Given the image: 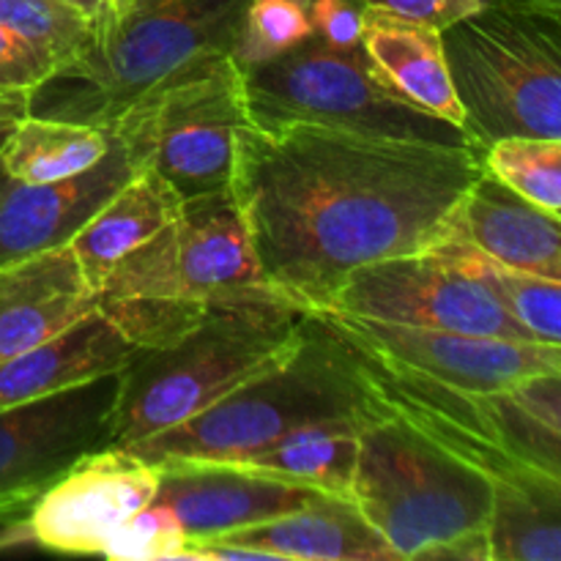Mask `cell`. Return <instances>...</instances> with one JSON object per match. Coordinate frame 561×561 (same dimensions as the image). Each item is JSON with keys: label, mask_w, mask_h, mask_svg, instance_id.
<instances>
[{"label": "cell", "mask_w": 561, "mask_h": 561, "mask_svg": "<svg viewBox=\"0 0 561 561\" xmlns=\"http://www.w3.org/2000/svg\"><path fill=\"white\" fill-rule=\"evenodd\" d=\"M480 173L477 146L247 124L228 190L268 288L318 312L354 268L436 244Z\"/></svg>", "instance_id": "6da1fadb"}, {"label": "cell", "mask_w": 561, "mask_h": 561, "mask_svg": "<svg viewBox=\"0 0 561 561\" xmlns=\"http://www.w3.org/2000/svg\"><path fill=\"white\" fill-rule=\"evenodd\" d=\"M0 25L20 33L64 66L85 47L93 22L58 0H0Z\"/></svg>", "instance_id": "4316f807"}, {"label": "cell", "mask_w": 561, "mask_h": 561, "mask_svg": "<svg viewBox=\"0 0 561 561\" xmlns=\"http://www.w3.org/2000/svg\"><path fill=\"white\" fill-rule=\"evenodd\" d=\"M442 44L471 146L561 140V9L485 0L444 25Z\"/></svg>", "instance_id": "52a82bcc"}, {"label": "cell", "mask_w": 561, "mask_h": 561, "mask_svg": "<svg viewBox=\"0 0 561 561\" xmlns=\"http://www.w3.org/2000/svg\"><path fill=\"white\" fill-rule=\"evenodd\" d=\"M244 75L250 121L257 126L316 124L400 140L471 146L466 131L389 91L362 47L337 49L312 33Z\"/></svg>", "instance_id": "ba28073f"}, {"label": "cell", "mask_w": 561, "mask_h": 561, "mask_svg": "<svg viewBox=\"0 0 561 561\" xmlns=\"http://www.w3.org/2000/svg\"><path fill=\"white\" fill-rule=\"evenodd\" d=\"M99 310L69 247L0 266V362L20 356Z\"/></svg>", "instance_id": "ac0fdd59"}, {"label": "cell", "mask_w": 561, "mask_h": 561, "mask_svg": "<svg viewBox=\"0 0 561 561\" xmlns=\"http://www.w3.org/2000/svg\"><path fill=\"white\" fill-rule=\"evenodd\" d=\"M307 316L305 340L277 367L241 383L181 425L118 447L153 466L168 460H241L294 427L365 414L376 398L365 362L321 318Z\"/></svg>", "instance_id": "8992f818"}, {"label": "cell", "mask_w": 561, "mask_h": 561, "mask_svg": "<svg viewBox=\"0 0 561 561\" xmlns=\"http://www.w3.org/2000/svg\"><path fill=\"white\" fill-rule=\"evenodd\" d=\"M58 64L42 47L0 25V91H36Z\"/></svg>", "instance_id": "f1b7e54d"}, {"label": "cell", "mask_w": 561, "mask_h": 561, "mask_svg": "<svg viewBox=\"0 0 561 561\" xmlns=\"http://www.w3.org/2000/svg\"><path fill=\"white\" fill-rule=\"evenodd\" d=\"M442 239L463 241L504 266L561 283L559 217L520 197L485 168L449 211Z\"/></svg>", "instance_id": "e0dca14e"}, {"label": "cell", "mask_w": 561, "mask_h": 561, "mask_svg": "<svg viewBox=\"0 0 561 561\" xmlns=\"http://www.w3.org/2000/svg\"><path fill=\"white\" fill-rule=\"evenodd\" d=\"M307 318L285 299L225 301L168 343L135 348L118 370L113 444L181 425L277 367L301 345Z\"/></svg>", "instance_id": "5b68a950"}, {"label": "cell", "mask_w": 561, "mask_h": 561, "mask_svg": "<svg viewBox=\"0 0 561 561\" xmlns=\"http://www.w3.org/2000/svg\"><path fill=\"white\" fill-rule=\"evenodd\" d=\"M190 542L184 526L164 504L151 502L126 518L118 529L110 535L99 557L115 561H162L179 559L184 546Z\"/></svg>", "instance_id": "83f0119b"}, {"label": "cell", "mask_w": 561, "mask_h": 561, "mask_svg": "<svg viewBox=\"0 0 561 561\" xmlns=\"http://www.w3.org/2000/svg\"><path fill=\"white\" fill-rule=\"evenodd\" d=\"M529 3H540V5H551V9H561V0H529Z\"/></svg>", "instance_id": "836d02e7"}, {"label": "cell", "mask_w": 561, "mask_h": 561, "mask_svg": "<svg viewBox=\"0 0 561 561\" xmlns=\"http://www.w3.org/2000/svg\"><path fill=\"white\" fill-rule=\"evenodd\" d=\"M247 0H121L36 91L31 115L110 126L142 93L233 53Z\"/></svg>", "instance_id": "277c9868"}, {"label": "cell", "mask_w": 561, "mask_h": 561, "mask_svg": "<svg viewBox=\"0 0 561 561\" xmlns=\"http://www.w3.org/2000/svg\"><path fill=\"white\" fill-rule=\"evenodd\" d=\"M312 33L329 47H359L367 5L359 0H307Z\"/></svg>", "instance_id": "f546056e"}, {"label": "cell", "mask_w": 561, "mask_h": 561, "mask_svg": "<svg viewBox=\"0 0 561 561\" xmlns=\"http://www.w3.org/2000/svg\"><path fill=\"white\" fill-rule=\"evenodd\" d=\"M359 47L389 91L411 107L463 129V110L444 58L442 27L392 11L367 9Z\"/></svg>", "instance_id": "ffe728a7"}, {"label": "cell", "mask_w": 561, "mask_h": 561, "mask_svg": "<svg viewBox=\"0 0 561 561\" xmlns=\"http://www.w3.org/2000/svg\"><path fill=\"white\" fill-rule=\"evenodd\" d=\"M135 345L93 310L58 337L0 362V411L69 389L91 378L118 373Z\"/></svg>", "instance_id": "44dd1931"}, {"label": "cell", "mask_w": 561, "mask_h": 561, "mask_svg": "<svg viewBox=\"0 0 561 561\" xmlns=\"http://www.w3.org/2000/svg\"><path fill=\"white\" fill-rule=\"evenodd\" d=\"M181 197L153 170L137 168L121 190L82 225L69 250L82 277L99 294L118 261L151 241L181 211Z\"/></svg>", "instance_id": "7402d4cb"}, {"label": "cell", "mask_w": 561, "mask_h": 561, "mask_svg": "<svg viewBox=\"0 0 561 561\" xmlns=\"http://www.w3.org/2000/svg\"><path fill=\"white\" fill-rule=\"evenodd\" d=\"M362 362L383 403L493 482V513L561 507V373L469 392Z\"/></svg>", "instance_id": "3957f363"}, {"label": "cell", "mask_w": 561, "mask_h": 561, "mask_svg": "<svg viewBox=\"0 0 561 561\" xmlns=\"http://www.w3.org/2000/svg\"><path fill=\"white\" fill-rule=\"evenodd\" d=\"M113 140V126L75 124L27 113L0 151V170L25 184L71 179L102 162Z\"/></svg>", "instance_id": "cb8c5ba5"}, {"label": "cell", "mask_w": 561, "mask_h": 561, "mask_svg": "<svg viewBox=\"0 0 561 561\" xmlns=\"http://www.w3.org/2000/svg\"><path fill=\"white\" fill-rule=\"evenodd\" d=\"M118 373L0 411V520L33 502L85 453L113 444Z\"/></svg>", "instance_id": "7c38bea8"}, {"label": "cell", "mask_w": 561, "mask_h": 561, "mask_svg": "<svg viewBox=\"0 0 561 561\" xmlns=\"http://www.w3.org/2000/svg\"><path fill=\"white\" fill-rule=\"evenodd\" d=\"M135 170L118 137L102 162L71 179L25 184L0 170V266L69 247Z\"/></svg>", "instance_id": "9a60e30c"}, {"label": "cell", "mask_w": 561, "mask_h": 561, "mask_svg": "<svg viewBox=\"0 0 561 561\" xmlns=\"http://www.w3.org/2000/svg\"><path fill=\"white\" fill-rule=\"evenodd\" d=\"M283 299L257 268L250 236L230 190L197 195L151 241L118 261L99 288L102 301H225Z\"/></svg>", "instance_id": "30bf717a"}, {"label": "cell", "mask_w": 561, "mask_h": 561, "mask_svg": "<svg viewBox=\"0 0 561 561\" xmlns=\"http://www.w3.org/2000/svg\"><path fill=\"white\" fill-rule=\"evenodd\" d=\"M31 113V93L27 91H0V151L9 142L11 131Z\"/></svg>", "instance_id": "1f68e13d"}, {"label": "cell", "mask_w": 561, "mask_h": 561, "mask_svg": "<svg viewBox=\"0 0 561 561\" xmlns=\"http://www.w3.org/2000/svg\"><path fill=\"white\" fill-rule=\"evenodd\" d=\"M58 3L69 5V9L80 11L82 16H88V20H99V16L107 11V0H58Z\"/></svg>", "instance_id": "d6a6232c"}, {"label": "cell", "mask_w": 561, "mask_h": 561, "mask_svg": "<svg viewBox=\"0 0 561 561\" xmlns=\"http://www.w3.org/2000/svg\"><path fill=\"white\" fill-rule=\"evenodd\" d=\"M157 469L153 502L179 518L190 542L263 524L323 493L219 460H168L157 463Z\"/></svg>", "instance_id": "2e32d148"}, {"label": "cell", "mask_w": 561, "mask_h": 561, "mask_svg": "<svg viewBox=\"0 0 561 561\" xmlns=\"http://www.w3.org/2000/svg\"><path fill=\"white\" fill-rule=\"evenodd\" d=\"M444 266L474 279L526 334L546 345L561 343V283L504 266L463 241L442 239L427 247Z\"/></svg>", "instance_id": "d4e9b609"}, {"label": "cell", "mask_w": 561, "mask_h": 561, "mask_svg": "<svg viewBox=\"0 0 561 561\" xmlns=\"http://www.w3.org/2000/svg\"><path fill=\"white\" fill-rule=\"evenodd\" d=\"M482 168L542 211H561V140L504 137L482 148Z\"/></svg>", "instance_id": "484cf974"}, {"label": "cell", "mask_w": 561, "mask_h": 561, "mask_svg": "<svg viewBox=\"0 0 561 561\" xmlns=\"http://www.w3.org/2000/svg\"><path fill=\"white\" fill-rule=\"evenodd\" d=\"M208 540L252 548L268 561H398L356 504L334 493H318L290 513Z\"/></svg>", "instance_id": "d6986e66"}, {"label": "cell", "mask_w": 561, "mask_h": 561, "mask_svg": "<svg viewBox=\"0 0 561 561\" xmlns=\"http://www.w3.org/2000/svg\"><path fill=\"white\" fill-rule=\"evenodd\" d=\"M359 3H365L367 9L392 11V14L409 16V20L427 22L433 27H444L480 9L471 0H359Z\"/></svg>", "instance_id": "4dcf8cb0"}, {"label": "cell", "mask_w": 561, "mask_h": 561, "mask_svg": "<svg viewBox=\"0 0 561 561\" xmlns=\"http://www.w3.org/2000/svg\"><path fill=\"white\" fill-rule=\"evenodd\" d=\"M115 3H121V0H107V9H110V5H115Z\"/></svg>", "instance_id": "e575fe53"}, {"label": "cell", "mask_w": 561, "mask_h": 561, "mask_svg": "<svg viewBox=\"0 0 561 561\" xmlns=\"http://www.w3.org/2000/svg\"><path fill=\"white\" fill-rule=\"evenodd\" d=\"M159 469L107 444L77 458L20 520L27 542L55 553H102L126 518L153 502Z\"/></svg>", "instance_id": "5bb4252c"}, {"label": "cell", "mask_w": 561, "mask_h": 561, "mask_svg": "<svg viewBox=\"0 0 561 561\" xmlns=\"http://www.w3.org/2000/svg\"><path fill=\"white\" fill-rule=\"evenodd\" d=\"M356 422L359 416L310 422V425L294 427L247 458L219 460V463H236L272 480L351 499V480H354L356 466Z\"/></svg>", "instance_id": "603a6c76"}, {"label": "cell", "mask_w": 561, "mask_h": 561, "mask_svg": "<svg viewBox=\"0 0 561 561\" xmlns=\"http://www.w3.org/2000/svg\"><path fill=\"white\" fill-rule=\"evenodd\" d=\"M351 502L398 561H491L493 482L378 394L356 422Z\"/></svg>", "instance_id": "7a4b0ae2"}, {"label": "cell", "mask_w": 561, "mask_h": 561, "mask_svg": "<svg viewBox=\"0 0 561 561\" xmlns=\"http://www.w3.org/2000/svg\"><path fill=\"white\" fill-rule=\"evenodd\" d=\"M312 316L321 318L340 340H345L373 365L411 373L444 387L493 392L548 373H561L559 345H546L537 340L400 327V323L370 321L334 310H321Z\"/></svg>", "instance_id": "8fae6325"}, {"label": "cell", "mask_w": 561, "mask_h": 561, "mask_svg": "<svg viewBox=\"0 0 561 561\" xmlns=\"http://www.w3.org/2000/svg\"><path fill=\"white\" fill-rule=\"evenodd\" d=\"M327 310L400 327L535 340L474 279L444 266L431 250L354 268L334 290Z\"/></svg>", "instance_id": "4fadbf2b"}, {"label": "cell", "mask_w": 561, "mask_h": 561, "mask_svg": "<svg viewBox=\"0 0 561 561\" xmlns=\"http://www.w3.org/2000/svg\"><path fill=\"white\" fill-rule=\"evenodd\" d=\"M247 124L244 75L222 55L142 93L110 126L135 168L153 170L190 201L228 190L236 131Z\"/></svg>", "instance_id": "9c48e42d"}]
</instances>
